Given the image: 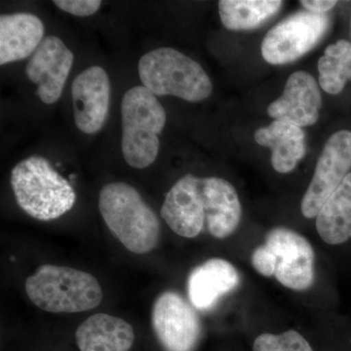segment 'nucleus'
<instances>
[{
  "label": "nucleus",
  "mask_w": 351,
  "mask_h": 351,
  "mask_svg": "<svg viewBox=\"0 0 351 351\" xmlns=\"http://www.w3.org/2000/svg\"><path fill=\"white\" fill-rule=\"evenodd\" d=\"M160 215L184 239H195L206 226L210 234L223 239L239 228L242 207L237 189L226 180L186 175L168 191Z\"/></svg>",
  "instance_id": "obj_1"
},
{
  "label": "nucleus",
  "mask_w": 351,
  "mask_h": 351,
  "mask_svg": "<svg viewBox=\"0 0 351 351\" xmlns=\"http://www.w3.org/2000/svg\"><path fill=\"white\" fill-rule=\"evenodd\" d=\"M99 210L110 232L132 253H149L158 244V217L130 184L110 182L104 186Z\"/></svg>",
  "instance_id": "obj_2"
},
{
  "label": "nucleus",
  "mask_w": 351,
  "mask_h": 351,
  "mask_svg": "<svg viewBox=\"0 0 351 351\" xmlns=\"http://www.w3.org/2000/svg\"><path fill=\"white\" fill-rule=\"evenodd\" d=\"M10 182L21 209L39 221L60 218L75 206V189L43 156L20 161L11 171Z\"/></svg>",
  "instance_id": "obj_3"
},
{
  "label": "nucleus",
  "mask_w": 351,
  "mask_h": 351,
  "mask_svg": "<svg viewBox=\"0 0 351 351\" xmlns=\"http://www.w3.org/2000/svg\"><path fill=\"white\" fill-rule=\"evenodd\" d=\"M25 292L36 306L52 313H75L100 306L103 290L88 272L43 265L25 280Z\"/></svg>",
  "instance_id": "obj_4"
},
{
  "label": "nucleus",
  "mask_w": 351,
  "mask_h": 351,
  "mask_svg": "<svg viewBox=\"0 0 351 351\" xmlns=\"http://www.w3.org/2000/svg\"><path fill=\"white\" fill-rule=\"evenodd\" d=\"M166 119L163 106L147 88L127 90L121 101V149L128 165L144 169L156 161Z\"/></svg>",
  "instance_id": "obj_5"
},
{
  "label": "nucleus",
  "mask_w": 351,
  "mask_h": 351,
  "mask_svg": "<svg viewBox=\"0 0 351 351\" xmlns=\"http://www.w3.org/2000/svg\"><path fill=\"white\" fill-rule=\"evenodd\" d=\"M138 76L156 96H174L197 103L211 96L213 84L197 62L169 47L149 51L141 58Z\"/></svg>",
  "instance_id": "obj_6"
},
{
  "label": "nucleus",
  "mask_w": 351,
  "mask_h": 351,
  "mask_svg": "<svg viewBox=\"0 0 351 351\" xmlns=\"http://www.w3.org/2000/svg\"><path fill=\"white\" fill-rule=\"evenodd\" d=\"M325 14L299 11L272 27L262 43V55L271 64H289L313 49L329 27Z\"/></svg>",
  "instance_id": "obj_7"
},
{
  "label": "nucleus",
  "mask_w": 351,
  "mask_h": 351,
  "mask_svg": "<svg viewBox=\"0 0 351 351\" xmlns=\"http://www.w3.org/2000/svg\"><path fill=\"white\" fill-rule=\"evenodd\" d=\"M351 169V131L341 130L328 138L316 163L313 180L302 197L301 210L306 219L317 217Z\"/></svg>",
  "instance_id": "obj_8"
},
{
  "label": "nucleus",
  "mask_w": 351,
  "mask_h": 351,
  "mask_svg": "<svg viewBox=\"0 0 351 351\" xmlns=\"http://www.w3.org/2000/svg\"><path fill=\"white\" fill-rule=\"evenodd\" d=\"M152 323L166 351H193L201 334L197 313L181 295L167 291L159 295L152 311Z\"/></svg>",
  "instance_id": "obj_9"
},
{
  "label": "nucleus",
  "mask_w": 351,
  "mask_h": 351,
  "mask_svg": "<svg viewBox=\"0 0 351 351\" xmlns=\"http://www.w3.org/2000/svg\"><path fill=\"white\" fill-rule=\"evenodd\" d=\"M265 245L276 258V280L284 287L304 291L315 280V253L300 233L286 228L270 230Z\"/></svg>",
  "instance_id": "obj_10"
},
{
  "label": "nucleus",
  "mask_w": 351,
  "mask_h": 351,
  "mask_svg": "<svg viewBox=\"0 0 351 351\" xmlns=\"http://www.w3.org/2000/svg\"><path fill=\"white\" fill-rule=\"evenodd\" d=\"M73 62V51L61 38H44L25 66V75L38 85L36 94L44 104L52 105L61 98Z\"/></svg>",
  "instance_id": "obj_11"
},
{
  "label": "nucleus",
  "mask_w": 351,
  "mask_h": 351,
  "mask_svg": "<svg viewBox=\"0 0 351 351\" xmlns=\"http://www.w3.org/2000/svg\"><path fill=\"white\" fill-rule=\"evenodd\" d=\"M75 125L85 134L101 130L107 121L110 104V82L101 66L87 68L71 85Z\"/></svg>",
  "instance_id": "obj_12"
},
{
  "label": "nucleus",
  "mask_w": 351,
  "mask_h": 351,
  "mask_svg": "<svg viewBox=\"0 0 351 351\" xmlns=\"http://www.w3.org/2000/svg\"><path fill=\"white\" fill-rule=\"evenodd\" d=\"M322 106L315 78L306 71H297L288 78L283 94L270 104L267 112L272 119L299 127L313 125Z\"/></svg>",
  "instance_id": "obj_13"
},
{
  "label": "nucleus",
  "mask_w": 351,
  "mask_h": 351,
  "mask_svg": "<svg viewBox=\"0 0 351 351\" xmlns=\"http://www.w3.org/2000/svg\"><path fill=\"white\" fill-rule=\"evenodd\" d=\"M240 283V276L232 263L213 258L193 269L189 276V302L199 311H208L223 295L232 292Z\"/></svg>",
  "instance_id": "obj_14"
},
{
  "label": "nucleus",
  "mask_w": 351,
  "mask_h": 351,
  "mask_svg": "<svg viewBox=\"0 0 351 351\" xmlns=\"http://www.w3.org/2000/svg\"><path fill=\"white\" fill-rule=\"evenodd\" d=\"M43 21L31 13L0 16V64L22 61L38 49L44 39Z\"/></svg>",
  "instance_id": "obj_15"
},
{
  "label": "nucleus",
  "mask_w": 351,
  "mask_h": 351,
  "mask_svg": "<svg viewBox=\"0 0 351 351\" xmlns=\"http://www.w3.org/2000/svg\"><path fill=\"white\" fill-rule=\"evenodd\" d=\"M75 341L82 351H129L135 341V332L125 320L98 313L77 328Z\"/></svg>",
  "instance_id": "obj_16"
},
{
  "label": "nucleus",
  "mask_w": 351,
  "mask_h": 351,
  "mask_svg": "<svg viewBox=\"0 0 351 351\" xmlns=\"http://www.w3.org/2000/svg\"><path fill=\"white\" fill-rule=\"evenodd\" d=\"M255 141L271 149V165L281 174L295 169L306 152V134L301 127L283 120H276L258 129Z\"/></svg>",
  "instance_id": "obj_17"
},
{
  "label": "nucleus",
  "mask_w": 351,
  "mask_h": 351,
  "mask_svg": "<svg viewBox=\"0 0 351 351\" xmlns=\"http://www.w3.org/2000/svg\"><path fill=\"white\" fill-rule=\"evenodd\" d=\"M316 230L329 245L351 239V172L321 208L316 217Z\"/></svg>",
  "instance_id": "obj_18"
},
{
  "label": "nucleus",
  "mask_w": 351,
  "mask_h": 351,
  "mask_svg": "<svg viewBox=\"0 0 351 351\" xmlns=\"http://www.w3.org/2000/svg\"><path fill=\"white\" fill-rule=\"evenodd\" d=\"M282 4L277 0H221L219 17L230 31L255 29L276 15Z\"/></svg>",
  "instance_id": "obj_19"
},
{
  "label": "nucleus",
  "mask_w": 351,
  "mask_h": 351,
  "mask_svg": "<svg viewBox=\"0 0 351 351\" xmlns=\"http://www.w3.org/2000/svg\"><path fill=\"white\" fill-rule=\"evenodd\" d=\"M319 84L328 94L338 95L351 80V43L339 40L327 46L318 61Z\"/></svg>",
  "instance_id": "obj_20"
},
{
  "label": "nucleus",
  "mask_w": 351,
  "mask_h": 351,
  "mask_svg": "<svg viewBox=\"0 0 351 351\" xmlns=\"http://www.w3.org/2000/svg\"><path fill=\"white\" fill-rule=\"evenodd\" d=\"M253 351H313L304 337L295 330L283 334L260 335L254 341Z\"/></svg>",
  "instance_id": "obj_21"
},
{
  "label": "nucleus",
  "mask_w": 351,
  "mask_h": 351,
  "mask_svg": "<svg viewBox=\"0 0 351 351\" xmlns=\"http://www.w3.org/2000/svg\"><path fill=\"white\" fill-rule=\"evenodd\" d=\"M53 3L76 17H89L98 12L101 5L100 0H54Z\"/></svg>",
  "instance_id": "obj_22"
},
{
  "label": "nucleus",
  "mask_w": 351,
  "mask_h": 351,
  "mask_svg": "<svg viewBox=\"0 0 351 351\" xmlns=\"http://www.w3.org/2000/svg\"><path fill=\"white\" fill-rule=\"evenodd\" d=\"M252 265L258 274L265 277L274 276L276 271V258L267 245L255 249L252 255Z\"/></svg>",
  "instance_id": "obj_23"
},
{
  "label": "nucleus",
  "mask_w": 351,
  "mask_h": 351,
  "mask_svg": "<svg viewBox=\"0 0 351 351\" xmlns=\"http://www.w3.org/2000/svg\"><path fill=\"white\" fill-rule=\"evenodd\" d=\"M338 3L337 1H325V0H302L301 4L306 11L316 14H324L331 10Z\"/></svg>",
  "instance_id": "obj_24"
}]
</instances>
